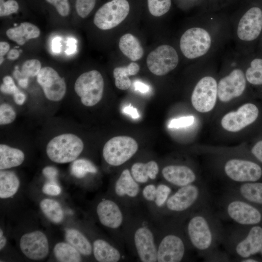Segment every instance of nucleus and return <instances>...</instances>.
Segmentation results:
<instances>
[{
	"instance_id": "nucleus-6",
	"label": "nucleus",
	"mask_w": 262,
	"mask_h": 262,
	"mask_svg": "<svg viewBox=\"0 0 262 262\" xmlns=\"http://www.w3.org/2000/svg\"><path fill=\"white\" fill-rule=\"evenodd\" d=\"M45 98L53 102H58L65 98L67 92L65 79L52 67H42L36 77Z\"/></svg>"
},
{
	"instance_id": "nucleus-33",
	"label": "nucleus",
	"mask_w": 262,
	"mask_h": 262,
	"mask_svg": "<svg viewBox=\"0 0 262 262\" xmlns=\"http://www.w3.org/2000/svg\"><path fill=\"white\" fill-rule=\"evenodd\" d=\"M40 208L45 216L51 222L58 224L64 219V212L57 201L45 198L40 202Z\"/></svg>"
},
{
	"instance_id": "nucleus-11",
	"label": "nucleus",
	"mask_w": 262,
	"mask_h": 262,
	"mask_svg": "<svg viewBox=\"0 0 262 262\" xmlns=\"http://www.w3.org/2000/svg\"><path fill=\"white\" fill-rule=\"evenodd\" d=\"M224 171L229 178L237 182H255L262 175L261 167L248 160L232 159L225 164Z\"/></svg>"
},
{
	"instance_id": "nucleus-57",
	"label": "nucleus",
	"mask_w": 262,
	"mask_h": 262,
	"mask_svg": "<svg viewBox=\"0 0 262 262\" xmlns=\"http://www.w3.org/2000/svg\"><path fill=\"white\" fill-rule=\"evenodd\" d=\"M261 252H262V249H261Z\"/></svg>"
},
{
	"instance_id": "nucleus-45",
	"label": "nucleus",
	"mask_w": 262,
	"mask_h": 262,
	"mask_svg": "<svg viewBox=\"0 0 262 262\" xmlns=\"http://www.w3.org/2000/svg\"><path fill=\"white\" fill-rule=\"evenodd\" d=\"M42 191L46 195L55 196L60 194L61 188L56 181H49L44 184Z\"/></svg>"
},
{
	"instance_id": "nucleus-3",
	"label": "nucleus",
	"mask_w": 262,
	"mask_h": 262,
	"mask_svg": "<svg viewBox=\"0 0 262 262\" xmlns=\"http://www.w3.org/2000/svg\"><path fill=\"white\" fill-rule=\"evenodd\" d=\"M104 82L100 72L91 70L80 74L75 80L74 93L84 106L91 107L101 100L104 92Z\"/></svg>"
},
{
	"instance_id": "nucleus-23",
	"label": "nucleus",
	"mask_w": 262,
	"mask_h": 262,
	"mask_svg": "<svg viewBox=\"0 0 262 262\" xmlns=\"http://www.w3.org/2000/svg\"><path fill=\"white\" fill-rule=\"evenodd\" d=\"M25 154L20 149L6 144H0V170L9 169L21 165Z\"/></svg>"
},
{
	"instance_id": "nucleus-22",
	"label": "nucleus",
	"mask_w": 262,
	"mask_h": 262,
	"mask_svg": "<svg viewBox=\"0 0 262 262\" xmlns=\"http://www.w3.org/2000/svg\"><path fill=\"white\" fill-rule=\"evenodd\" d=\"M41 33L39 28L31 22H23L17 26L7 30V37L19 46L24 45L30 40L38 38Z\"/></svg>"
},
{
	"instance_id": "nucleus-42",
	"label": "nucleus",
	"mask_w": 262,
	"mask_h": 262,
	"mask_svg": "<svg viewBox=\"0 0 262 262\" xmlns=\"http://www.w3.org/2000/svg\"><path fill=\"white\" fill-rule=\"evenodd\" d=\"M171 189L164 184H160L157 186V192L155 203L158 207L164 206L170 196Z\"/></svg>"
},
{
	"instance_id": "nucleus-8",
	"label": "nucleus",
	"mask_w": 262,
	"mask_h": 262,
	"mask_svg": "<svg viewBox=\"0 0 262 262\" xmlns=\"http://www.w3.org/2000/svg\"><path fill=\"white\" fill-rule=\"evenodd\" d=\"M179 57L171 46L163 45L150 52L147 58L148 69L157 76H164L176 68Z\"/></svg>"
},
{
	"instance_id": "nucleus-21",
	"label": "nucleus",
	"mask_w": 262,
	"mask_h": 262,
	"mask_svg": "<svg viewBox=\"0 0 262 262\" xmlns=\"http://www.w3.org/2000/svg\"><path fill=\"white\" fill-rule=\"evenodd\" d=\"M162 173L166 181L179 187L192 184L196 179L194 171L186 165H167L163 168Z\"/></svg>"
},
{
	"instance_id": "nucleus-55",
	"label": "nucleus",
	"mask_w": 262,
	"mask_h": 262,
	"mask_svg": "<svg viewBox=\"0 0 262 262\" xmlns=\"http://www.w3.org/2000/svg\"><path fill=\"white\" fill-rule=\"evenodd\" d=\"M18 84L22 87H26L28 84V78H24V79L19 80Z\"/></svg>"
},
{
	"instance_id": "nucleus-56",
	"label": "nucleus",
	"mask_w": 262,
	"mask_h": 262,
	"mask_svg": "<svg viewBox=\"0 0 262 262\" xmlns=\"http://www.w3.org/2000/svg\"><path fill=\"white\" fill-rule=\"evenodd\" d=\"M241 262H256L257 261L253 259L249 258V257H248L246 258H244L241 261Z\"/></svg>"
},
{
	"instance_id": "nucleus-20",
	"label": "nucleus",
	"mask_w": 262,
	"mask_h": 262,
	"mask_svg": "<svg viewBox=\"0 0 262 262\" xmlns=\"http://www.w3.org/2000/svg\"><path fill=\"white\" fill-rule=\"evenodd\" d=\"M101 224L111 229H117L123 221L122 213L118 205L114 201L104 199L100 201L96 209Z\"/></svg>"
},
{
	"instance_id": "nucleus-16",
	"label": "nucleus",
	"mask_w": 262,
	"mask_h": 262,
	"mask_svg": "<svg viewBox=\"0 0 262 262\" xmlns=\"http://www.w3.org/2000/svg\"><path fill=\"white\" fill-rule=\"evenodd\" d=\"M185 245L179 235L170 233L161 241L157 248V262H179L185 253Z\"/></svg>"
},
{
	"instance_id": "nucleus-4",
	"label": "nucleus",
	"mask_w": 262,
	"mask_h": 262,
	"mask_svg": "<svg viewBox=\"0 0 262 262\" xmlns=\"http://www.w3.org/2000/svg\"><path fill=\"white\" fill-rule=\"evenodd\" d=\"M131 9L129 0H110L97 10L94 16V23L102 30L112 29L124 20Z\"/></svg>"
},
{
	"instance_id": "nucleus-5",
	"label": "nucleus",
	"mask_w": 262,
	"mask_h": 262,
	"mask_svg": "<svg viewBox=\"0 0 262 262\" xmlns=\"http://www.w3.org/2000/svg\"><path fill=\"white\" fill-rule=\"evenodd\" d=\"M138 148L137 142L132 137L117 136L106 142L103 147L102 155L108 164L119 166L130 159Z\"/></svg>"
},
{
	"instance_id": "nucleus-44",
	"label": "nucleus",
	"mask_w": 262,
	"mask_h": 262,
	"mask_svg": "<svg viewBox=\"0 0 262 262\" xmlns=\"http://www.w3.org/2000/svg\"><path fill=\"white\" fill-rule=\"evenodd\" d=\"M19 89L15 84L13 79L10 76H6L2 79L0 85V91L6 94L13 95Z\"/></svg>"
},
{
	"instance_id": "nucleus-14",
	"label": "nucleus",
	"mask_w": 262,
	"mask_h": 262,
	"mask_svg": "<svg viewBox=\"0 0 262 262\" xmlns=\"http://www.w3.org/2000/svg\"><path fill=\"white\" fill-rule=\"evenodd\" d=\"M19 246L23 254L33 260L44 259L49 253L48 238L39 230L23 235L20 239Z\"/></svg>"
},
{
	"instance_id": "nucleus-36",
	"label": "nucleus",
	"mask_w": 262,
	"mask_h": 262,
	"mask_svg": "<svg viewBox=\"0 0 262 262\" xmlns=\"http://www.w3.org/2000/svg\"><path fill=\"white\" fill-rule=\"evenodd\" d=\"M247 81L254 85L262 84V59H254L246 73Z\"/></svg>"
},
{
	"instance_id": "nucleus-34",
	"label": "nucleus",
	"mask_w": 262,
	"mask_h": 262,
	"mask_svg": "<svg viewBox=\"0 0 262 262\" xmlns=\"http://www.w3.org/2000/svg\"><path fill=\"white\" fill-rule=\"evenodd\" d=\"M72 175L78 179L84 178L88 173H96L97 169L90 161L85 159H76L71 166Z\"/></svg>"
},
{
	"instance_id": "nucleus-9",
	"label": "nucleus",
	"mask_w": 262,
	"mask_h": 262,
	"mask_svg": "<svg viewBox=\"0 0 262 262\" xmlns=\"http://www.w3.org/2000/svg\"><path fill=\"white\" fill-rule=\"evenodd\" d=\"M217 95V85L212 77L202 78L196 84L191 97L194 108L201 113L211 111L215 106Z\"/></svg>"
},
{
	"instance_id": "nucleus-38",
	"label": "nucleus",
	"mask_w": 262,
	"mask_h": 262,
	"mask_svg": "<svg viewBox=\"0 0 262 262\" xmlns=\"http://www.w3.org/2000/svg\"><path fill=\"white\" fill-rule=\"evenodd\" d=\"M44 1L62 17H67L71 13V0H44Z\"/></svg>"
},
{
	"instance_id": "nucleus-54",
	"label": "nucleus",
	"mask_w": 262,
	"mask_h": 262,
	"mask_svg": "<svg viewBox=\"0 0 262 262\" xmlns=\"http://www.w3.org/2000/svg\"><path fill=\"white\" fill-rule=\"evenodd\" d=\"M7 240L3 235L2 229H0V250H1L6 244Z\"/></svg>"
},
{
	"instance_id": "nucleus-13",
	"label": "nucleus",
	"mask_w": 262,
	"mask_h": 262,
	"mask_svg": "<svg viewBox=\"0 0 262 262\" xmlns=\"http://www.w3.org/2000/svg\"><path fill=\"white\" fill-rule=\"evenodd\" d=\"M259 110L252 103H246L235 112L225 115L221 120V125L226 130L231 132L238 131L252 124L257 118Z\"/></svg>"
},
{
	"instance_id": "nucleus-12",
	"label": "nucleus",
	"mask_w": 262,
	"mask_h": 262,
	"mask_svg": "<svg viewBox=\"0 0 262 262\" xmlns=\"http://www.w3.org/2000/svg\"><path fill=\"white\" fill-rule=\"evenodd\" d=\"M226 212L229 218L241 225H256L262 220L260 211L238 196L227 202Z\"/></svg>"
},
{
	"instance_id": "nucleus-24",
	"label": "nucleus",
	"mask_w": 262,
	"mask_h": 262,
	"mask_svg": "<svg viewBox=\"0 0 262 262\" xmlns=\"http://www.w3.org/2000/svg\"><path fill=\"white\" fill-rule=\"evenodd\" d=\"M140 190L138 183L132 176L128 169L122 171L115 185V191L116 195L122 197L128 196L135 197Z\"/></svg>"
},
{
	"instance_id": "nucleus-52",
	"label": "nucleus",
	"mask_w": 262,
	"mask_h": 262,
	"mask_svg": "<svg viewBox=\"0 0 262 262\" xmlns=\"http://www.w3.org/2000/svg\"><path fill=\"white\" fill-rule=\"evenodd\" d=\"M134 85L136 90H138L142 93H146L149 90V87L147 85L140 81L135 82Z\"/></svg>"
},
{
	"instance_id": "nucleus-32",
	"label": "nucleus",
	"mask_w": 262,
	"mask_h": 262,
	"mask_svg": "<svg viewBox=\"0 0 262 262\" xmlns=\"http://www.w3.org/2000/svg\"><path fill=\"white\" fill-rule=\"evenodd\" d=\"M56 260L60 262H79L82 261L81 253L68 243H57L53 248Z\"/></svg>"
},
{
	"instance_id": "nucleus-30",
	"label": "nucleus",
	"mask_w": 262,
	"mask_h": 262,
	"mask_svg": "<svg viewBox=\"0 0 262 262\" xmlns=\"http://www.w3.org/2000/svg\"><path fill=\"white\" fill-rule=\"evenodd\" d=\"M236 191L237 196L242 199L262 205V182L243 183Z\"/></svg>"
},
{
	"instance_id": "nucleus-1",
	"label": "nucleus",
	"mask_w": 262,
	"mask_h": 262,
	"mask_svg": "<svg viewBox=\"0 0 262 262\" xmlns=\"http://www.w3.org/2000/svg\"><path fill=\"white\" fill-rule=\"evenodd\" d=\"M213 218L203 212L192 216L187 224L189 240L198 251L209 252L217 243L219 237V229Z\"/></svg>"
},
{
	"instance_id": "nucleus-39",
	"label": "nucleus",
	"mask_w": 262,
	"mask_h": 262,
	"mask_svg": "<svg viewBox=\"0 0 262 262\" xmlns=\"http://www.w3.org/2000/svg\"><path fill=\"white\" fill-rule=\"evenodd\" d=\"M16 112L13 106L7 102L0 105V125L4 126L9 125L16 120Z\"/></svg>"
},
{
	"instance_id": "nucleus-43",
	"label": "nucleus",
	"mask_w": 262,
	"mask_h": 262,
	"mask_svg": "<svg viewBox=\"0 0 262 262\" xmlns=\"http://www.w3.org/2000/svg\"><path fill=\"white\" fill-rule=\"evenodd\" d=\"M195 118L193 116H182L178 118L171 120L168 124L169 128L179 129L189 126L194 122Z\"/></svg>"
},
{
	"instance_id": "nucleus-28",
	"label": "nucleus",
	"mask_w": 262,
	"mask_h": 262,
	"mask_svg": "<svg viewBox=\"0 0 262 262\" xmlns=\"http://www.w3.org/2000/svg\"><path fill=\"white\" fill-rule=\"evenodd\" d=\"M19 185V180L14 172L7 169L0 170V198H7L14 196L17 192Z\"/></svg>"
},
{
	"instance_id": "nucleus-48",
	"label": "nucleus",
	"mask_w": 262,
	"mask_h": 262,
	"mask_svg": "<svg viewBox=\"0 0 262 262\" xmlns=\"http://www.w3.org/2000/svg\"><path fill=\"white\" fill-rule=\"evenodd\" d=\"M13 98L14 102L20 106L23 105L26 99L25 94L19 89L13 95Z\"/></svg>"
},
{
	"instance_id": "nucleus-18",
	"label": "nucleus",
	"mask_w": 262,
	"mask_h": 262,
	"mask_svg": "<svg viewBox=\"0 0 262 262\" xmlns=\"http://www.w3.org/2000/svg\"><path fill=\"white\" fill-rule=\"evenodd\" d=\"M134 242L141 262H157V248L153 234L149 229L145 226L138 228L134 235Z\"/></svg>"
},
{
	"instance_id": "nucleus-27",
	"label": "nucleus",
	"mask_w": 262,
	"mask_h": 262,
	"mask_svg": "<svg viewBox=\"0 0 262 262\" xmlns=\"http://www.w3.org/2000/svg\"><path fill=\"white\" fill-rule=\"evenodd\" d=\"M119 48L124 55L132 61L140 59L143 55V49L138 39L131 33L121 37Z\"/></svg>"
},
{
	"instance_id": "nucleus-49",
	"label": "nucleus",
	"mask_w": 262,
	"mask_h": 262,
	"mask_svg": "<svg viewBox=\"0 0 262 262\" xmlns=\"http://www.w3.org/2000/svg\"><path fill=\"white\" fill-rule=\"evenodd\" d=\"M251 152L262 163V141H259L254 146Z\"/></svg>"
},
{
	"instance_id": "nucleus-29",
	"label": "nucleus",
	"mask_w": 262,
	"mask_h": 262,
	"mask_svg": "<svg viewBox=\"0 0 262 262\" xmlns=\"http://www.w3.org/2000/svg\"><path fill=\"white\" fill-rule=\"evenodd\" d=\"M139 69V66L134 62L131 63L126 66L115 68L113 71V76L115 86L122 90L129 89L131 84L129 76L137 74Z\"/></svg>"
},
{
	"instance_id": "nucleus-7",
	"label": "nucleus",
	"mask_w": 262,
	"mask_h": 262,
	"mask_svg": "<svg viewBox=\"0 0 262 262\" xmlns=\"http://www.w3.org/2000/svg\"><path fill=\"white\" fill-rule=\"evenodd\" d=\"M211 44L209 33L200 28L188 29L180 40L181 51L188 59H194L204 55L209 49Z\"/></svg>"
},
{
	"instance_id": "nucleus-17",
	"label": "nucleus",
	"mask_w": 262,
	"mask_h": 262,
	"mask_svg": "<svg viewBox=\"0 0 262 262\" xmlns=\"http://www.w3.org/2000/svg\"><path fill=\"white\" fill-rule=\"evenodd\" d=\"M262 29V11L257 7L249 9L238 24L237 35L244 41H252L260 34Z\"/></svg>"
},
{
	"instance_id": "nucleus-41",
	"label": "nucleus",
	"mask_w": 262,
	"mask_h": 262,
	"mask_svg": "<svg viewBox=\"0 0 262 262\" xmlns=\"http://www.w3.org/2000/svg\"><path fill=\"white\" fill-rule=\"evenodd\" d=\"M20 9L17 0H0V16H7L17 13Z\"/></svg>"
},
{
	"instance_id": "nucleus-40",
	"label": "nucleus",
	"mask_w": 262,
	"mask_h": 262,
	"mask_svg": "<svg viewBox=\"0 0 262 262\" xmlns=\"http://www.w3.org/2000/svg\"><path fill=\"white\" fill-rule=\"evenodd\" d=\"M42 68L41 63L39 60L30 59L22 64L21 73L24 78L36 77Z\"/></svg>"
},
{
	"instance_id": "nucleus-50",
	"label": "nucleus",
	"mask_w": 262,
	"mask_h": 262,
	"mask_svg": "<svg viewBox=\"0 0 262 262\" xmlns=\"http://www.w3.org/2000/svg\"><path fill=\"white\" fill-rule=\"evenodd\" d=\"M10 48V44L6 41H0V64H1L3 61L4 56L7 53Z\"/></svg>"
},
{
	"instance_id": "nucleus-46",
	"label": "nucleus",
	"mask_w": 262,
	"mask_h": 262,
	"mask_svg": "<svg viewBox=\"0 0 262 262\" xmlns=\"http://www.w3.org/2000/svg\"><path fill=\"white\" fill-rule=\"evenodd\" d=\"M157 192V186L152 184L146 185L142 191L143 197L147 201H154Z\"/></svg>"
},
{
	"instance_id": "nucleus-2",
	"label": "nucleus",
	"mask_w": 262,
	"mask_h": 262,
	"mask_svg": "<svg viewBox=\"0 0 262 262\" xmlns=\"http://www.w3.org/2000/svg\"><path fill=\"white\" fill-rule=\"evenodd\" d=\"M83 149L82 139L72 132H62L53 136L46 146V152L49 159L61 164L76 160Z\"/></svg>"
},
{
	"instance_id": "nucleus-10",
	"label": "nucleus",
	"mask_w": 262,
	"mask_h": 262,
	"mask_svg": "<svg viewBox=\"0 0 262 262\" xmlns=\"http://www.w3.org/2000/svg\"><path fill=\"white\" fill-rule=\"evenodd\" d=\"M203 192L201 186L194 183L180 187L169 196L165 205L169 211L181 213L189 210L201 200Z\"/></svg>"
},
{
	"instance_id": "nucleus-51",
	"label": "nucleus",
	"mask_w": 262,
	"mask_h": 262,
	"mask_svg": "<svg viewBox=\"0 0 262 262\" xmlns=\"http://www.w3.org/2000/svg\"><path fill=\"white\" fill-rule=\"evenodd\" d=\"M123 111L124 113L131 115V117L133 119H136L139 117V115L137 109L133 107L131 104L125 107Z\"/></svg>"
},
{
	"instance_id": "nucleus-31",
	"label": "nucleus",
	"mask_w": 262,
	"mask_h": 262,
	"mask_svg": "<svg viewBox=\"0 0 262 262\" xmlns=\"http://www.w3.org/2000/svg\"><path fill=\"white\" fill-rule=\"evenodd\" d=\"M65 239L82 255L89 256L93 252V246L89 240L79 230L70 229L66 230Z\"/></svg>"
},
{
	"instance_id": "nucleus-26",
	"label": "nucleus",
	"mask_w": 262,
	"mask_h": 262,
	"mask_svg": "<svg viewBox=\"0 0 262 262\" xmlns=\"http://www.w3.org/2000/svg\"><path fill=\"white\" fill-rule=\"evenodd\" d=\"M159 170L158 164L154 161H150L147 163L137 162L133 164L131 167V173L136 181L144 183L148 179H155Z\"/></svg>"
},
{
	"instance_id": "nucleus-25",
	"label": "nucleus",
	"mask_w": 262,
	"mask_h": 262,
	"mask_svg": "<svg viewBox=\"0 0 262 262\" xmlns=\"http://www.w3.org/2000/svg\"><path fill=\"white\" fill-rule=\"evenodd\" d=\"M93 253L96 260L99 262H117L121 258L118 250L106 241L100 239L94 241Z\"/></svg>"
},
{
	"instance_id": "nucleus-35",
	"label": "nucleus",
	"mask_w": 262,
	"mask_h": 262,
	"mask_svg": "<svg viewBox=\"0 0 262 262\" xmlns=\"http://www.w3.org/2000/svg\"><path fill=\"white\" fill-rule=\"evenodd\" d=\"M149 13L155 17L161 16L170 9L171 0H146Z\"/></svg>"
},
{
	"instance_id": "nucleus-47",
	"label": "nucleus",
	"mask_w": 262,
	"mask_h": 262,
	"mask_svg": "<svg viewBox=\"0 0 262 262\" xmlns=\"http://www.w3.org/2000/svg\"><path fill=\"white\" fill-rule=\"evenodd\" d=\"M43 173L49 181H56L58 172L55 168L52 166H47L43 169Z\"/></svg>"
},
{
	"instance_id": "nucleus-53",
	"label": "nucleus",
	"mask_w": 262,
	"mask_h": 262,
	"mask_svg": "<svg viewBox=\"0 0 262 262\" xmlns=\"http://www.w3.org/2000/svg\"><path fill=\"white\" fill-rule=\"evenodd\" d=\"M20 55L19 51L16 49H10L7 54V58L10 60H16Z\"/></svg>"
},
{
	"instance_id": "nucleus-19",
	"label": "nucleus",
	"mask_w": 262,
	"mask_h": 262,
	"mask_svg": "<svg viewBox=\"0 0 262 262\" xmlns=\"http://www.w3.org/2000/svg\"><path fill=\"white\" fill-rule=\"evenodd\" d=\"M262 248V228L254 226L249 230L246 237L236 243L234 251L243 259L250 257L259 253Z\"/></svg>"
},
{
	"instance_id": "nucleus-15",
	"label": "nucleus",
	"mask_w": 262,
	"mask_h": 262,
	"mask_svg": "<svg viewBox=\"0 0 262 262\" xmlns=\"http://www.w3.org/2000/svg\"><path fill=\"white\" fill-rule=\"evenodd\" d=\"M246 81L243 72L236 69L219 81L217 95L222 102H228L240 96L244 91Z\"/></svg>"
},
{
	"instance_id": "nucleus-37",
	"label": "nucleus",
	"mask_w": 262,
	"mask_h": 262,
	"mask_svg": "<svg viewBox=\"0 0 262 262\" xmlns=\"http://www.w3.org/2000/svg\"><path fill=\"white\" fill-rule=\"evenodd\" d=\"M97 0H73V6L76 14L84 18L93 11Z\"/></svg>"
}]
</instances>
